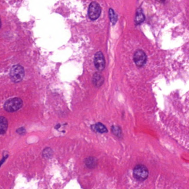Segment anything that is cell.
<instances>
[{
    "label": "cell",
    "instance_id": "1",
    "mask_svg": "<svg viewBox=\"0 0 189 189\" xmlns=\"http://www.w3.org/2000/svg\"><path fill=\"white\" fill-rule=\"evenodd\" d=\"M23 105V101L19 98H14L8 100L5 102L3 107L6 111L10 113L19 110Z\"/></svg>",
    "mask_w": 189,
    "mask_h": 189
},
{
    "label": "cell",
    "instance_id": "2",
    "mask_svg": "<svg viewBox=\"0 0 189 189\" xmlns=\"http://www.w3.org/2000/svg\"><path fill=\"white\" fill-rule=\"evenodd\" d=\"M10 78L14 83L20 82L24 76V68L19 64L13 66L10 71Z\"/></svg>",
    "mask_w": 189,
    "mask_h": 189
},
{
    "label": "cell",
    "instance_id": "3",
    "mask_svg": "<svg viewBox=\"0 0 189 189\" xmlns=\"http://www.w3.org/2000/svg\"><path fill=\"white\" fill-rule=\"evenodd\" d=\"M134 177L139 181H144L148 178L149 170L146 166L138 165L134 167L133 170Z\"/></svg>",
    "mask_w": 189,
    "mask_h": 189
},
{
    "label": "cell",
    "instance_id": "4",
    "mask_svg": "<svg viewBox=\"0 0 189 189\" xmlns=\"http://www.w3.org/2000/svg\"><path fill=\"white\" fill-rule=\"evenodd\" d=\"M102 10L100 5L96 3L93 2L90 4L88 8V15L90 19L96 20L100 17Z\"/></svg>",
    "mask_w": 189,
    "mask_h": 189
},
{
    "label": "cell",
    "instance_id": "5",
    "mask_svg": "<svg viewBox=\"0 0 189 189\" xmlns=\"http://www.w3.org/2000/svg\"><path fill=\"white\" fill-rule=\"evenodd\" d=\"M133 59L136 65L139 67H141L146 62L147 57L143 51L138 50L134 54Z\"/></svg>",
    "mask_w": 189,
    "mask_h": 189
},
{
    "label": "cell",
    "instance_id": "6",
    "mask_svg": "<svg viewBox=\"0 0 189 189\" xmlns=\"http://www.w3.org/2000/svg\"><path fill=\"white\" fill-rule=\"evenodd\" d=\"M94 63L95 68L98 70L102 71L104 69L105 66V62L103 54L101 52H98L95 54Z\"/></svg>",
    "mask_w": 189,
    "mask_h": 189
},
{
    "label": "cell",
    "instance_id": "7",
    "mask_svg": "<svg viewBox=\"0 0 189 189\" xmlns=\"http://www.w3.org/2000/svg\"><path fill=\"white\" fill-rule=\"evenodd\" d=\"M92 82L93 84L96 87H100L104 83V78L100 73H95L93 77Z\"/></svg>",
    "mask_w": 189,
    "mask_h": 189
},
{
    "label": "cell",
    "instance_id": "8",
    "mask_svg": "<svg viewBox=\"0 0 189 189\" xmlns=\"http://www.w3.org/2000/svg\"><path fill=\"white\" fill-rule=\"evenodd\" d=\"M92 128L94 131L100 133H105L108 132L107 128L100 123H98L92 126Z\"/></svg>",
    "mask_w": 189,
    "mask_h": 189
},
{
    "label": "cell",
    "instance_id": "9",
    "mask_svg": "<svg viewBox=\"0 0 189 189\" xmlns=\"http://www.w3.org/2000/svg\"><path fill=\"white\" fill-rule=\"evenodd\" d=\"M145 19V16L143 13V10L141 8H139L136 13L135 22L136 24L141 23Z\"/></svg>",
    "mask_w": 189,
    "mask_h": 189
},
{
    "label": "cell",
    "instance_id": "10",
    "mask_svg": "<svg viewBox=\"0 0 189 189\" xmlns=\"http://www.w3.org/2000/svg\"><path fill=\"white\" fill-rule=\"evenodd\" d=\"M0 133L1 135H3L6 133V131L8 129V120L6 118L3 116L1 117L0 120Z\"/></svg>",
    "mask_w": 189,
    "mask_h": 189
},
{
    "label": "cell",
    "instance_id": "11",
    "mask_svg": "<svg viewBox=\"0 0 189 189\" xmlns=\"http://www.w3.org/2000/svg\"><path fill=\"white\" fill-rule=\"evenodd\" d=\"M85 165L89 168H94L97 165V160L95 158L93 157H89L85 159Z\"/></svg>",
    "mask_w": 189,
    "mask_h": 189
},
{
    "label": "cell",
    "instance_id": "12",
    "mask_svg": "<svg viewBox=\"0 0 189 189\" xmlns=\"http://www.w3.org/2000/svg\"><path fill=\"white\" fill-rule=\"evenodd\" d=\"M109 17L112 23L113 24H115L117 21V16L112 8L109 9Z\"/></svg>",
    "mask_w": 189,
    "mask_h": 189
},
{
    "label": "cell",
    "instance_id": "13",
    "mask_svg": "<svg viewBox=\"0 0 189 189\" xmlns=\"http://www.w3.org/2000/svg\"><path fill=\"white\" fill-rule=\"evenodd\" d=\"M112 130L113 133L115 135L117 136H120L121 135V129L119 128V126H112Z\"/></svg>",
    "mask_w": 189,
    "mask_h": 189
},
{
    "label": "cell",
    "instance_id": "14",
    "mask_svg": "<svg viewBox=\"0 0 189 189\" xmlns=\"http://www.w3.org/2000/svg\"><path fill=\"white\" fill-rule=\"evenodd\" d=\"M17 133L20 134V135H23V134L26 133V130L23 128H21L17 129Z\"/></svg>",
    "mask_w": 189,
    "mask_h": 189
}]
</instances>
